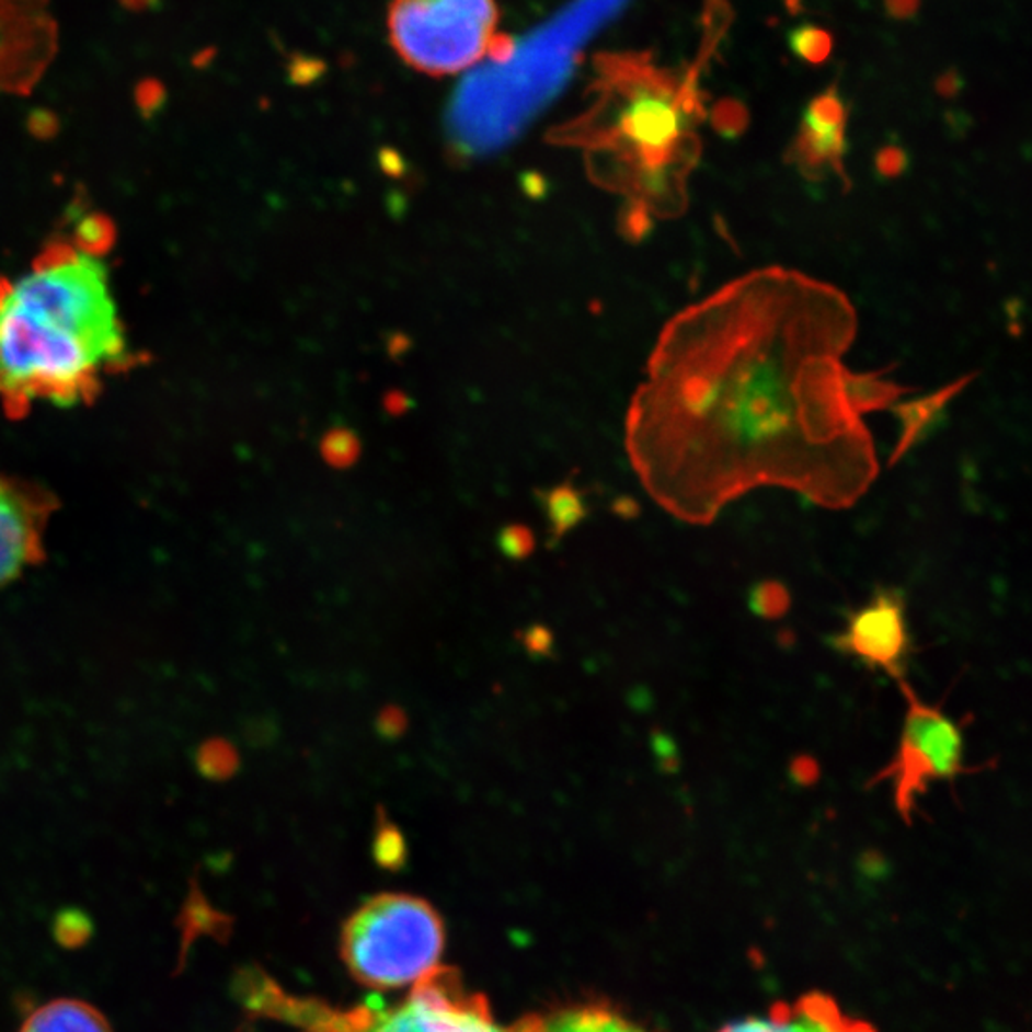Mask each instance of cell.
I'll return each instance as SVG.
<instances>
[{
  "instance_id": "obj_9",
  "label": "cell",
  "mask_w": 1032,
  "mask_h": 1032,
  "mask_svg": "<svg viewBox=\"0 0 1032 1032\" xmlns=\"http://www.w3.org/2000/svg\"><path fill=\"white\" fill-rule=\"evenodd\" d=\"M54 509L48 490L0 472V589L43 561Z\"/></svg>"
},
{
  "instance_id": "obj_26",
  "label": "cell",
  "mask_w": 1032,
  "mask_h": 1032,
  "mask_svg": "<svg viewBox=\"0 0 1032 1032\" xmlns=\"http://www.w3.org/2000/svg\"><path fill=\"white\" fill-rule=\"evenodd\" d=\"M885 8H887V14L891 18L908 20L918 12L920 0H885Z\"/></svg>"
},
{
  "instance_id": "obj_16",
  "label": "cell",
  "mask_w": 1032,
  "mask_h": 1032,
  "mask_svg": "<svg viewBox=\"0 0 1032 1032\" xmlns=\"http://www.w3.org/2000/svg\"><path fill=\"white\" fill-rule=\"evenodd\" d=\"M905 392V387L885 381L880 375H849V394L860 415L887 408Z\"/></svg>"
},
{
  "instance_id": "obj_11",
  "label": "cell",
  "mask_w": 1032,
  "mask_h": 1032,
  "mask_svg": "<svg viewBox=\"0 0 1032 1032\" xmlns=\"http://www.w3.org/2000/svg\"><path fill=\"white\" fill-rule=\"evenodd\" d=\"M847 105L838 89L830 87L807 105L801 127L786 159L807 180L838 179L849 190L846 171Z\"/></svg>"
},
{
  "instance_id": "obj_10",
  "label": "cell",
  "mask_w": 1032,
  "mask_h": 1032,
  "mask_svg": "<svg viewBox=\"0 0 1032 1032\" xmlns=\"http://www.w3.org/2000/svg\"><path fill=\"white\" fill-rule=\"evenodd\" d=\"M834 644L864 666L882 669L895 681L905 679L910 633L903 595L895 589L875 593L867 605L849 616Z\"/></svg>"
},
{
  "instance_id": "obj_3",
  "label": "cell",
  "mask_w": 1032,
  "mask_h": 1032,
  "mask_svg": "<svg viewBox=\"0 0 1032 1032\" xmlns=\"http://www.w3.org/2000/svg\"><path fill=\"white\" fill-rule=\"evenodd\" d=\"M597 76L595 102L559 130V140L584 148L592 179L628 199L623 228L641 238L652 218H679L688 209L706 117L698 68L675 77L652 68L646 56L605 54Z\"/></svg>"
},
{
  "instance_id": "obj_20",
  "label": "cell",
  "mask_w": 1032,
  "mask_h": 1032,
  "mask_svg": "<svg viewBox=\"0 0 1032 1032\" xmlns=\"http://www.w3.org/2000/svg\"><path fill=\"white\" fill-rule=\"evenodd\" d=\"M199 764H202L203 772L209 777H230L238 767V754L226 742H210L202 749Z\"/></svg>"
},
{
  "instance_id": "obj_21",
  "label": "cell",
  "mask_w": 1032,
  "mask_h": 1032,
  "mask_svg": "<svg viewBox=\"0 0 1032 1032\" xmlns=\"http://www.w3.org/2000/svg\"><path fill=\"white\" fill-rule=\"evenodd\" d=\"M497 543H500V551H502L507 559H511V561H524V559H528V557L534 553V549H536V536H534V531H531L528 526L511 524L507 528H503Z\"/></svg>"
},
{
  "instance_id": "obj_12",
  "label": "cell",
  "mask_w": 1032,
  "mask_h": 1032,
  "mask_svg": "<svg viewBox=\"0 0 1032 1032\" xmlns=\"http://www.w3.org/2000/svg\"><path fill=\"white\" fill-rule=\"evenodd\" d=\"M718 1032H875L864 1019L849 1016L832 996L809 993L778 1002L765 1013L738 1019Z\"/></svg>"
},
{
  "instance_id": "obj_27",
  "label": "cell",
  "mask_w": 1032,
  "mask_h": 1032,
  "mask_svg": "<svg viewBox=\"0 0 1032 1032\" xmlns=\"http://www.w3.org/2000/svg\"><path fill=\"white\" fill-rule=\"evenodd\" d=\"M905 153L898 150V148H887L880 153V171L887 172V174H897L903 167H905Z\"/></svg>"
},
{
  "instance_id": "obj_6",
  "label": "cell",
  "mask_w": 1032,
  "mask_h": 1032,
  "mask_svg": "<svg viewBox=\"0 0 1032 1032\" xmlns=\"http://www.w3.org/2000/svg\"><path fill=\"white\" fill-rule=\"evenodd\" d=\"M495 0H392L389 37L394 53L421 73L456 76L500 45Z\"/></svg>"
},
{
  "instance_id": "obj_8",
  "label": "cell",
  "mask_w": 1032,
  "mask_h": 1032,
  "mask_svg": "<svg viewBox=\"0 0 1032 1032\" xmlns=\"http://www.w3.org/2000/svg\"><path fill=\"white\" fill-rule=\"evenodd\" d=\"M58 50L53 0H0V98L31 96Z\"/></svg>"
},
{
  "instance_id": "obj_2",
  "label": "cell",
  "mask_w": 1032,
  "mask_h": 1032,
  "mask_svg": "<svg viewBox=\"0 0 1032 1032\" xmlns=\"http://www.w3.org/2000/svg\"><path fill=\"white\" fill-rule=\"evenodd\" d=\"M112 228L84 218L48 241L18 276H0V405L20 420L37 404H90L113 375L142 362L113 295Z\"/></svg>"
},
{
  "instance_id": "obj_17",
  "label": "cell",
  "mask_w": 1032,
  "mask_h": 1032,
  "mask_svg": "<svg viewBox=\"0 0 1032 1032\" xmlns=\"http://www.w3.org/2000/svg\"><path fill=\"white\" fill-rule=\"evenodd\" d=\"M546 509L554 538H562L572 528L584 520L587 515L584 500L574 488L561 486L547 495Z\"/></svg>"
},
{
  "instance_id": "obj_24",
  "label": "cell",
  "mask_w": 1032,
  "mask_h": 1032,
  "mask_svg": "<svg viewBox=\"0 0 1032 1032\" xmlns=\"http://www.w3.org/2000/svg\"><path fill=\"white\" fill-rule=\"evenodd\" d=\"M377 733L381 734L387 741H397L408 731V715L402 708L398 706H387L379 711L377 721H375Z\"/></svg>"
},
{
  "instance_id": "obj_1",
  "label": "cell",
  "mask_w": 1032,
  "mask_h": 1032,
  "mask_svg": "<svg viewBox=\"0 0 1032 1032\" xmlns=\"http://www.w3.org/2000/svg\"><path fill=\"white\" fill-rule=\"evenodd\" d=\"M857 325L846 293L778 266L675 316L626 427L654 502L700 526L764 486L853 507L880 472L844 366Z\"/></svg>"
},
{
  "instance_id": "obj_4",
  "label": "cell",
  "mask_w": 1032,
  "mask_h": 1032,
  "mask_svg": "<svg viewBox=\"0 0 1032 1032\" xmlns=\"http://www.w3.org/2000/svg\"><path fill=\"white\" fill-rule=\"evenodd\" d=\"M446 929L425 898L381 893L344 924L341 956L354 979L377 990L413 987L440 967Z\"/></svg>"
},
{
  "instance_id": "obj_13",
  "label": "cell",
  "mask_w": 1032,
  "mask_h": 1032,
  "mask_svg": "<svg viewBox=\"0 0 1032 1032\" xmlns=\"http://www.w3.org/2000/svg\"><path fill=\"white\" fill-rule=\"evenodd\" d=\"M518 1032H651L635 1019L606 1002H577L559 1010L528 1016L516 1023Z\"/></svg>"
},
{
  "instance_id": "obj_25",
  "label": "cell",
  "mask_w": 1032,
  "mask_h": 1032,
  "mask_svg": "<svg viewBox=\"0 0 1032 1032\" xmlns=\"http://www.w3.org/2000/svg\"><path fill=\"white\" fill-rule=\"evenodd\" d=\"M524 646H526V651L530 652V654L546 656V654H549L551 649H553V635H551V631H547L546 628L536 626V628L526 631Z\"/></svg>"
},
{
  "instance_id": "obj_30",
  "label": "cell",
  "mask_w": 1032,
  "mask_h": 1032,
  "mask_svg": "<svg viewBox=\"0 0 1032 1032\" xmlns=\"http://www.w3.org/2000/svg\"><path fill=\"white\" fill-rule=\"evenodd\" d=\"M786 4H788V8H790L792 12H798V8H800V0H786Z\"/></svg>"
},
{
  "instance_id": "obj_5",
  "label": "cell",
  "mask_w": 1032,
  "mask_h": 1032,
  "mask_svg": "<svg viewBox=\"0 0 1032 1032\" xmlns=\"http://www.w3.org/2000/svg\"><path fill=\"white\" fill-rule=\"evenodd\" d=\"M293 1018L310 1032H518L495 1019L484 996L465 987L459 973L438 967L390 1008L335 1010L320 1002L291 1004Z\"/></svg>"
},
{
  "instance_id": "obj_29",
  "label": "cell",
  "mask_w": 1032,
  "mask_h": 1032,
  "mask_svg": "<svg viewBox=\"0 0 1032 1032\" xmlns=\"http://www.w3.org/2000/svg\"><path fill=\"white\" fill-rule=\"evenodd\" d=\"M121 7L127 8V10H133V12H138V10H146L150 8L156 0H119Z\"/></svg>"
},
{
  "instance_id": "obj_7",
  "label": "cell",
  "mask_w": 1032,
  "mask_h": 1032,
  "mask_svg": "<svg viewBox=\"0 0 1032 1032\" xmlns=\"http://www.w3.org/2000/svg\"><path fill=\"white\" fill-rule=\"evenodd\" d=\"M905 700V718L897 748L890 764L878 771L870 784L890 782L898 815L910 821L916 803L929 786L954 782L972 771L965 765L964 726L950 718L941 706L921 700L906 679H898Z\"/></svg>"
},
{
  "instance_id": "obj_23",
  "label": "cell",
  "mask_w": 1032,
  "mask_h": 1032,
  "mask_svg": "<svg viewBox=\"0 0 1032 1032\" xmlns=\"http://www.w3.org/2000/svg\"><path fill=\"white\" fill-rule=\"evenodd\" d=\"M323 456L335 467H348L358 457V444L348 434H331L323 444Z\"/></svg>"
},
{
  "instance_id": "obj_28",
  "label": "cell",
  "mask_w": 1032,
  "mask_h": 1032,
  "mask_svg": "<svg viewBox=\"0 0 1032 1032\" xmlns=\"http://www.w3.org/2000/svg\"><path fill=\"white\" fill-rule=\"evenodd\" d=\"M958 89V76L956 73H947V76L939 81V90L943 94H954Z\"/></svg>"
},
{
  "instance_id": "obj_22",
  "label": "cell",
  "mask_w": 1032,
  "mask_h": 1032,
  "mask_svg": "<svg viewBox=\"0 0 1032 1032\" xmlns=\"http://www.w3.org/2000/svg\"><path fill=\"white\" fill-rule=\"evenodd\" d=\"M711 121H713V125H715L719 133H723V135H741L744 127H746L748 113H746L741 102L723 100V102L715 105V110L711 113Z\"/></svg>"
},
{
  "instance_id": "obj_15",
  "label": "cell",
  "mask_w": 1032,
  "mask_h": 1032,
  "mask_svg": "<svg viewBox=\"0 0 1032 1032\" xmlns=\"http://www.w3.org/2000/svg\"><path fill=\"white\" fill-rule=\"evenodd\" d=\"M970 381H972V379L965 377L962 381L954 382V385H950L947 389L939 390L936 394H931V397L921 398V400H916V402H910V404L897 405V408H895V413H897L903 431H901V438H898L897 446L893 449L891 463L898 461L901 457L905 456L906 451H910V448H914V446L924 438V434L928 433V428L939 420V415L943 412L944 405L949 404L950 400L960 392V389Z\"/></svg>"
},
{
  "instance_id": "obj_14",
  "label": "cell",
  "mask_w": 1032,
  "mask_h": 1032,
  "mask_svg": "<svg viewBox=\"0 0 1032 1032\" xmlns=\"http://www.w3.org/2000/svg\"><path fill=\"white\" fill-rule=\"evenodd\" d=\"M20 1032H113L104 1013L77 998L43 1004L23 1021Z\"/></svg>"
},
{
  "instance_id": "obj_19",
  "label": "cell",
  "mask_w": 1032,
  "mask_h": 1032,
  "mask_svg": "<svg viewBox=\"0 0 1032 1032\" xmlns=\"http://www.w3.org/2000/svg\"><path fill=\"white\" fill-rule=\"evenodd\" d=\"M374 849L375 859L381 867L397 868L404 862V836L397 824L390 823L387 815L382 813V809H379V818H377Z\"/></svg>"
},
{
  "instance_id": "obj_18",
  "label": "cell",
  "mask_w": 1032,
  "mask_h": 1032,
  "mask_svg": "<svg viewBox=\"0 0 1032 1032\" xmlns=\"http://www.w3.org/2000/svg\"><path fill=\"white\" fill-rule=\"evenodd\" d=\"M788 45L798 58L816 66L830 58L834 41L830 33L824 31L823 27H816L813 23H803L788 33Z\"/></svg>"
}]
</instances>
